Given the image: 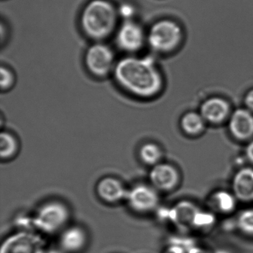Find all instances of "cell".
<instances>
[{"mask_svg":"<svg viewBox=\"0 0 253 253\" xmlns=\"http://www.w3.org/2000/svg\"><path fill=\"white\" fill-rule=\"evenodd\" d=\"M164 253H187V250L177 243L171 241L169 247L165 250Z\"/></svg>","mask_w":253,"mask_h":253,"instance_id":"obj_24","label":"cell"},{"mask_svg":"<svg viewBox=\"0 0 253 253\" xmlns=\"http://www.w3.org/2000/svg\"><path fill=\"white\" fill-rule=\"evenodd\" d=\"M117 7L109 0H91L83 9L81 25L85 35L96 41L109 38L116 29Z\"/></svg>","mask_w":253,"mask_h":253,"instance_id":"obj_2","label":"cell"},{"mask_svg":"<svg viewBox=\"0 0 253 253\" xmlns=\"http://www.w3.org/2000/svg\"><path fill=\"white\" fill-rule=\"evenodd\" d=\"M88 72L97 77L105 78L114 72L117 62L112 48L103 42H96L88 47L84 57Z\"/></svg>","mask_w":253,"mask_h":253,"instance_id":"obj_5","label":"cell"},{"mask_svg":"<svg viewBox=\"0 0 253 253\" xmlns=\"http://www.w3.org/2000/svg\"><path fill=\"white\" fill-rule=\"evenodd\" d=\"M237 220L240 230L253 236V209H247L241 211Z\"/></svg>","mask_w":253,"mask_h":253,"instance_id":"obj_20","label":"cell"},{"mask_svg":"<svg viewBox=\"0 0 253 253\" xmlns=\"http://www.w3.org/2000/svg\"><path fill=\"white\" fill-rule=\"evenodd\" d=\"M244 104L248 110L253 112V88L248 91L244 97Z\"/></svg>","mask_w":253,"mask_h":253,"instance_id":"obj_25","label":"cell"},{"mask_svg":"<svg viewBox=\"0 0 253 253\" xmlns=\"http://www.w3.org/2000/svg\"><path fill=\"white\" fill-rule=\"evenodd\" d=\"M205 120L201 114L188 112L183 115L180 121V126L185 132L189 134H197L204 129Z\"/></svg>","mask_w":253,"mask_h":253,"instance_id":"obj_16","label":"cell"},{"mask_svg":"<svg viewBox=\"0 0 253 253\" xmlns=\"http://www.w3.org/2000/svg\"><path fill=\"white\" fill-rule=\"evenodd\" d=\"M16 78L14 72L7 66H2L1 67V89L2 91H8L12 88L15 84Z\"/></svg>","mask_w":253,"mask_h":253,"instance_id":"obj_21","label":"cell"},{"mask_svg":"<svg viewBox=\"0 0 253 253\" xmlns=\"http://www.w3.org/2000/svg\"><path fill=\"white\" fill-rule=\"evenodd\" d=\"M229 128L235 138H250L253 135V112L247 108L235 110L229 119Z\"/></svg>","mask_w":253,"mask_h":253,"instance_id":"obj_9","label":"cell"},{"mask_svg":"<svg viewBox=\"0 0 253 253\" xmlns=\"http://www.w3.org/2000/svg\"><path fill=\"white\" fill-rule=\"evenodd\" d=\"M42 246L34 237L20 235L11 237L2 244L0 253H44Z\"/></svg>","mask_w":253,"mask_h":253,"instance_id":"obj_12","label":"cell"},{"mask_svg":"<svg viewBox=\"0 0 253 253\" xmlns=\"http://www.w3.org/2000/svg\"><path fill=\"white\" fill-rule=\"evenodd\" d=\"M183 39V29L180 25L169 19H163L152 25L146 42L155 52L169 54L180 46Z\"/></svg>","mask_w":253,"mask_h":253,"instance_id":"obj_3","label":"cell"},{"mask_svg":"<svg viewBox=\"0 0 253 253\" xmlns=\"http://www.w3.org/2000/svg\"><path fill=\"white\" fill-rule=\"evenodd\" d=\"M198 210L199 209L192 203L183 201L171 209L169 216L176 226L186 229L193 226L194 219Z\"/></svg>","mask_w":253,"mask_h":253,"instance_id":"obj_15","label":"cell"},{"mask_svg":"<svg viewBox=\"0 0 253 253\" xmlns=\"http://www.w3.org/2000/svg\"><path fill=\"white\" fill-rule=\"evenodd\" d=\"M140 158L145 164L151 167L160 164L162 158V152L159 146L155 143H148L140 148Z\"/></svg>","mask_w":253,"mask_h":253,"instance_id":"obj_18","label":"cell"},{"mask_svg":"<svg viewBox=\"0 0 253 253\" xmlns=\"http://www.w3.org/2000/svg\"><path fill=\"white\" fill-rule=\"evenodd\" d=\"M149 180L156 190L170 191L177 186L179 174L173 166L160 163L152 167Z\"/></svg>","mask_w":253,"mask_h":253,"instance_id":"obj_8","label":"cell"},{"mask_svg":"<svg viewBox=\"0 0 253 253\" xmlns=\"http://www.w3.org/2000/svg\"><path fill=\"white\" fill-rule=\"evenodd\" d=\"M44 253H65L63 250H55V249H51V250H45Z\"/></svg>","mask_w":253,"mask_h":253,"instance_id":"obj_27","label":"cell"},{"mask_svg":"<svg viewBox=\"0 0 253 253\" xmlns=\"http://www.w3.org/2000/svg\"><path fill=\"white\" fill-rule=\"evenodd\" d=\"M118 17L124 21L134 20L137 14V8L131 2H124L117 8Z\"/></svg>","mask_w":253,"mask_h":253,"instance_id":"obj_22","label":"cell"},{"mask_svg":"<svg viewBox=\"0 0 253 253\" xmlns=\"http://www.w3.org/2000/svg\"><path fill=\"white\" fill-rule=\"evenodd\" d=\"M147 34L143 28L134 20L123 22L118 27L115 41L120 49L127 53L140 51L146 42Z\"/></svg>","mask_w":253,"mask_h":253,"instance_id":"obj_6","label":"cell"},{"mask_svg":"<svg viewBox=\"0 0 253 253\" xmlns=\"http://www.w3.org/2000/svg\"><path fill=\"white\" fill-rule=\"evenodd\" d=\"M214 217L211 213L198 210L193 221V227L204 228L211 226L214 223Z\"/></svg>","mask_w":253,"mask_h":253,"instance_id":"obj_23","label":"cell"},{"mask_svg":"<svg viewBox=\"0 0 253 253\" xmlns=\"http://www.w3.org/2000/svg\"><path fill=\"white\" fill-rule=\"evenodd\" d=\"M113 75L121 88L140 98L155 97L164 87V77L151 56L124 57L117 62Z\"/></svg>","mask_w":253,"mask_h":253,"instance_id":"obj_1","label":"cell"},{"mask_svg":"<svg viewBox=\"0 0 253 253\" xmlns=\"http://www.w3.org/2000/svg\"><path fill=\"white\" fill-rule=\"evenodd\" d=\"M215 253H231L229 252L226 251V250H218V251L216 252Z\"/></svg>","mask_w":253,"mask_h":253,"instance_id":"obj_28","label":"cell"},{"mask_svg":"<svg viewBox=\"0 0 253 253\" xmlns=\"http://www.w3.org/2000/svg\"><path fill=\"white\" fill-rule=\"evenodd\" d=\"M229 111L230 107L226 100L221 97H213L202 103L200 114L205 121L218 124L226 119Z\"/></svg>","mask_w":253,"mask_h":253,"instance_id":"obj_11","label":"cell"},{"mask_svg":"<svg viewBox=\"0 0 253 253\" xmlns=\"http://www.w3.org/2000/svg\"><path fill=\"white\" fill-rule=\"evenodd\" d=\"M232 189L237 199L240 201H253V169L250 167L240 169L232 180Z\"/></svg>","mask_w":253,"mask_h":253,"instance_id":"obj_13","label":"cell"},{"mask_svg":"<svg viewBox=\"0 0 253 253\" xmlns=\"http://www.w3.org/2000/svg\"><path fill=\"white\" fill-rule=\"evenodd\" d=\"M97 192L105 202L116 204L126 200L128 191L119 180L107 177L101 179L97 183Z\"/></svg>","mask_w":253,"mask_h":253,"instance_id":"obj_10","label":"cell"},{"mask_svg":"<svg viewBox=\"0 0 253 253\" xmlns=\"http://www.w3.org/2000/svg\"><path fill=\"white\" fill-rule=\"evenodd\" d=\"M69 211L67 207L58 201L43 204L37 211L35 223L36 227L45 233L58 232L67 223Z\"/></svg>","mask_w":253,"mask_h":253,"instance_id":"obj_4","label":"cell"},{"mask_svg":"<svg viewBox=\"0 0 253 253\" xmlns=\"http://www.w3.org/2000/svg\"><path fill=\"white\" fill-rule=\"evenodd\" d=\"M236 197L234 194L226 191L220 190L216 192L211 198V201L217 210L221 212L229 213L233 211L236 206Z\"/></svg>","mask_w":253,"mask_h":253,"instance_id":"obj_17","label":"cell"},{"mask_svg":"<svg viewBox=\"0 0 253 253\" xmlns=\"http://www.w3.org/2000/svg\"><path fill=\"white\" fill-rule=\"evenodd\" d=\"M126 201L133 211L145 214L156 208L159 203V196L153 186L138 184L128 191Z\"/></svg>","mask_w":253,"mask_h":253,"instance_id":"obj_7","label":"cell"},{"mask_svg":"<svg viewBox=\"0 0 253 253\" xmlns=\"http://www.w3.org/2000/svg\"><path fill=\"white\" fill-rule=\"evenodd\" d=\"M86 242V233L79 226L65 229L60 238V248L65 253H79L85 247Z\"/></svg>","mask_w":253,"mask_h":253,"instance_id":"obj_14","label":"cell"},{"mask_svg":"<svg viewBox=\"0 0 253 253\" xmlns=\"http://www.w3.org/2000/svg\"><path fill=\"white\" fill-rule=\"evenodd\" d=\"M246 156L250 162L253 163V140L246 148Z\"/></svg>","mask_w":253,"mask_h":253,"instance_id":"obj_26","label":"cell"},{"mask_svg":"<svg viewBox=\"0 0 253 253\" xmlns=\"http://www.w3.org/2000/svg\"><path fill=\"white\" fill-rule=\"evenodd\" d=\"M18 150V143L15 137L8 132L2 131L0 135V156L2 160L14 157Z\"/></svg>","mask_w":253,"mask_h":253,"instance_id":"obj_19","label":"cell"}]
</instances>
